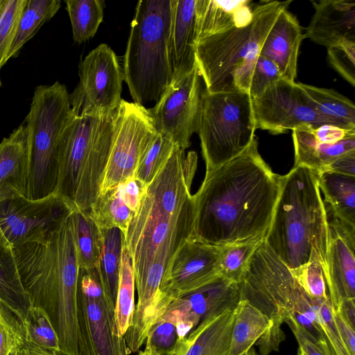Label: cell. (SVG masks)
Segmentation results:
<instances>
[{"instance_id": "2", "label": "cell", "mask_w": 355, "mask_h": 355, "mask_svg": "<svg viewBox=\"0 0 355 355\" xmlns=\"http://www.w3.org/2000/svg\"><path fill=\"white\" fill-rule=\"evenodd\" d=\"M281 177L260 155L256 137L240 155L206 171L193 194V236L220 248L264 239L280 193Z\"/></svg>"}, {"instance_id": "42", "label": "cell", "mask_w": 355, "mask_h": 355, "mask_svg": "<svg viewBox=\"0 0 355 355\" xmlns=\"http://www.w3.org/2000/svg\"><path fill=\"white\" fill-rule=\"evenodd\" d=\"M291 271L310 299L315 301H330L324 268L320 262H311Z\"/></svg>"}, {"instance_id": "21", "label": "cell", "mask_w": 355, "mask_h": 355, "mask_svg": "<svg viewBox=\"0 0 355 355\" xmlns=\"http://www.w3.org/2000/svg\"><path fill=\"white\" fill-rule=\"evenodd\" d=\"M29 175L28 133L19 125L0 143V202L26 196Z\"/></svg>"}, {"instance_id": "56", "label": "cell", "mask_w": 355, "mask_h": 355, "mask_svg": "<svg viewBox=\"0 0 355 355\" xmlns=\"http://www.w3.org/2000/svg\"><path fill=\"white\" fill-rule=\"evenodd\" d=\"M297 355H304L302 354V352H301V350L300 349H298V351H297Z\"/></svg>"}, {"instance_id": "4", "label": "cell", "mask_w": 355, "mask_h": 355, "mask_svg": "<svg viewBox=\"0 0 355 355\" xmlns=\"http://www.w3.org/2000/svg\"><path fill=\"white\" fill-rule=\"evenodd\" d=\"M264 241L290 270L318 261L325 272L329 223L316 171L297 166L282 175Z\"/></svg>"}, {"instance_id": "40", "label": "cell", "mask_w": 355, "mask_h": 355, "mask_svg": "<svg viewBox=\"0 0 355 355\" xmlns=\"http://www.w3.org/2000/svg\"><path fill=\"white\" fill-rule=\"evenodd\" d=\"M27 0H0V68L8 60L21 12Z\"/></svg>"}, {"instance_id": "35", "label": "cell", "mask_w": 355, "mask_h": 355, "mask_svg": "<svg viewBox=\"0 0 355 355\" xmlns=\"http://www.w3.org/2000/svg\"><path fill=\"white\" fill-rule=\"evenodd\" d=\"M71 216L78 266L96 268L100 252L98 228L87 211L73 210Z\"/></svg>"}, {"instance_id": "57", "label": "cell", "mask_w": 355, "mask_h": 355, "mask_svg": "<svg viewBox=\"0 0 355 355\" xmlns=\"http://www.w3.org/2000/svg\"><path fill=\"white\" fill-rule=\"evenodd\" d=\"M129 353H130V352H129V351H128H128H125V352H124L123 355H128V354H129Z\"/></svg>"}, {"instance_id": "14", "label": "cell", "mask_w": 355, "mask_h": 355, "mask_svg": "<svg viewBox=\"0 0 355 355\" xmlns=\"http://www.w3.org/2000/svg\"><path fill=\"white\" fill-rule=\"evenodd\" d=\"M73 211L55 193L38 200L16 196L0 202V227L11 248L40 242L58 230Z\"/></svg>"}, {"instance_id": "41", "label": "cell", "mask_w": 355, "mask_h": 355, "mask_svg": "<svg viewBox=\"0 0 355 355\" xmlns=\"http://www.w3.org/2000/svg\"><path fill=\"white\" fill-rule=\"evenodd\" d=\"M28 338L37 346L60 354L57 334L41 309L31 306L24 320Z\"/></svg>"}, {"instance_id": "3", "label": "cell", "mask_w": 355, "mask_h": 355, "mask_svg": "<svg viewBox=\"0 0 355 355\" xmlns=\"http://www.w3.org/2000/svg\"><path fill=\"white\" fill-rule=\"evenodd\" d=\"M71 214L42 241L12 248L31 305L46 313L58 338L60 354L63 355L78 354L79 266Z\"/></svg>"}, {"instance_id": "45", "label": "cell", "mask_w": 355, "mask_h": 355, "mask_svg": "<svg viewBox=\"0 0 355 355\" xmlns=\"http://www.w3.org/2000/svg\"><path fill=\"white\" fill-rule=\"evenodd\" d=\"M298 343L304 355H333L328 344L316 339L293 317L285 320Z\"/></svg>"}, {"instance_id": "1", "label": "cell", "mask_w": 355, "mask_h": 355, "mask_svg": "<svg viewBox=\"0 0 355 355\" xmlns=\"http://www.w3.org/2000/svg\"><path fill=\"white\" fill-rule=\"evenodd\" d=\"M198 164L195 151L177 146L147 186L123 236L132 261L135 288L159 292L175 254L194 235L196 204L191 193Z\"/></svg>"}, {"instance_id": "30", "label": "cell", "mask_w": 355, "mask_h": 355, "mask_svg": "<svg viewBox=\"0 0 355 355\" xmlns=\"http://www.w3.org/2000/svg\"><path fill=\"white\" fill-rule=\"evenodd\" d=\"M299 84L318 114L329 125L355 131V105L353 102L334 89Z\"/></svg>"}, {"instance_id": "7", "label": "cell", "mask_w": 355, "mask_h": 355, "mask_svg": "<svg viewBox=\"0 0 355 355\" xmlns=\"http://www.w3.org/2000/svg\"><path fill=\"white\" fill-rule=\"evenodd\" d=\"M116 116V112L105 117L78 116L72 112L63 131L54 193L73 210L88 211L98 196Z\"/></svg>"}, {"instance_id": "26", "label": "cell", "mask_w": 355, "mask_h": 355, "mask_svg": "<svg viewBox=\"0 0 355 355\" xmlns=\"http://www.w3.org/2000/svg\"><path fill=\"white\" fill-rule=\"evenodd\" d=\"M292 131L294 166H305L319 173L339 157L355 151V136L327 144L318 141L308 129Z\"/></svg>"}, {"instance_id": "23", "label": "cell", "mask_w": 355, "mask_h": 355, "mask_svg": "<svg viewBox=\"0 0 355 355\" xmlns=\"http://www.w3.org/2000/svg\"><path fill=\"white\" fill-rule=\"evenodd\" d=\"M234 314L235 309L202 320L180 340L174 355H229Z\"/></svg>"}, {"instance_id": "48", "label": "cell", "mask_w": 355, "mask_h": 355, "mask_svg": "<svg viewBox=\"0 0 355 355\" xmlns=\"http://www.w3.org/2000/svg\"><path fill=\"white\" fill-rule=\"evenodd\" d=\"M306 129L318 141L327 144H334L349 137L355 136V131L343 129L329 124Z\"/></svg>"}, {"instance_id": "54", "label": "cell", "mask_w": 355, "mask_h": 355, "mask_svg": "<svg viewBox=\"0 0 355 355\" xmlns=\"http://www.w3.org/2000/svg\"><path fill=\"white\" fill-rule=\"evenodd\" d=\"M137 355H159V354H156L150 352L146 349H144L143 351H141V350L139 351Z\"/></svg>"}, {"instance_id": "50", "label": "cell", "mask_w": 355, "mask_h": 355, "mask_svg": "<svg viewBox=\"0 0 355 355\" xmlns=\"http://www.w3.org/2000/svg\"><path fill=\"white\" fill-rule=\"evenodd\" d=\"M322 171H331L355 176V151L336 159L327 165Z\"/></svg>"}, {"instance_id": "9", "label": "cell", "mask_w": 355, "mask_h": 355, "mask_svg": "<svg viewBox=\"0 0 355 355\" xmlns=\"http://www.w3.org/2000/svg\"><path fill=\"white\" fill-rule=\"evenodd\" d=\"M71 114L69 94L64 85L56 81L36 87L26 118L29 146L26 198L38 200L55 193L60 144Z\"/></svg>"}, {"instance_id": "31", "label": "cell", "mask_w": 355, "mask_h": 355, "mask_svg": "<svg viewBox=\"0 0 355 355\" xmlns=\"http://www.w3.org/2000/svg\"><path fill=\"white\" fill-rule=\"evenodd\" d=\"M0 302L23 320L31 307L18 273L12 248L0 244Z\"/></svg>"}, {"instance_id": "18", "label": "cell", "mask_w": 355, "mask_h": 355, "mask_svg": "<svg viewBox=\"0 0 355 355\" xmlns=\"http://www.w3.org/2000/svg\"><path fill=\"white\" fill-rule=\"evenodd\" d=\"M324 272L331 308L346 300H355V232L331 216Z\"/></svg>"}, {"instance_id": "58", "label": "cell", "mask_w": 355, "mask_h": 355, "mask_svg": "<svg viewBox=\"0 0 355 355\" xmlns=\"http://www.w3.org/2000/svg\"><path fill=\"white\" fill-rule=\"evenodd\" d=\"M1 70V68H0ZM1 87V76H0V88Z\"/></svg>"}, {"instance_id": "36", "label": "cell", "mask_w": 355, "mask_h": 355, "mask_svg": "<svg viewBox=\"0 0 355 355\" xmlns=\"http://www.w3.org/2000/svg\"><path fill=\"white\" fill-rule=\"evenodd\" d=\"M73 39L76 43L93 37L103 19L104 1L66 0Z\"/></svg>"}, {"instance_id": "11", "label": "cell", "mask_w": 355, "mask_h": 355, "mask_svg": "<svg viewBox=\"0 0 355 355\" xmlns=\"http://www.w3.org/2000/svg\"><path fill=\"white\" fill-rule=\"evenodd\" d=\"M77 355H123L127 346L115 323L96 268H79L77 282Z\"/></svg>"}, {"instance_id": "22", "label": "cell", "mask_w": 355, "mask_h": 355, "mask_svg": "<svg viewBox=\"0 0 355 355\" xmlns=\"http://www.w3.org/2000/svg\"><path fill=\"white\" fill-rule=\"evenodd\" d=\"M170 45L174 80L196 67V0H173Z\"/></svg>"}, {"instance_id": "55", "label": "cell", "mask_w": 355, "mask_h": 355, "mask_svg": "<svg viewBox=\"0 0 355 355\" xmlns=\"http://www.w3.org/2000/svg\"><path fill=\"white\" fill-rule=\"evenodd\" d=\"M244 355H259L256 352L255 349L252 347L246 354Z\"/></svg>"}, {"instance_id": "25", "label": "cell", "mask_w": 355, "mask_h": 355, "mask_svg": "<svg viewBox=\"0 0 355 355\" xmlns=\"http://www.w3.org/2000/svg\"><path fill=\"white\" fill-rule=\"evenodd\" d=\"M327 214L341 225L355 232V176L331 171L318 173Z\"/></svg>"}, {"instance_id": "17", "label": "cell", "mask_w": 355, "mask_h": 355, "mask_svg": "<svg viewBox=\"0 0 355 355\" xmlns=\"http://www.w3.org/2000/svg\"><path fill=\"white\" fill-rule=\"evenodd\" d=\"M200 77L196 65L188 73L172 80L155 106L148 109L157 131L169 135L184 150L198 132L203 90Z\"/></svg>"}, {"instance_id": "44", "label": "cell", "mask_w": 355, "mask_h": 355, "mask_svg": "<svg viewBox=\"0 0 355 355\" xmlns=\"http://www.w3.org/2000/svg\"><path fill=\"white\" fill-rule=\"evenodd\" d=\"M280 78H282L275 64L259 54L249 88L251 98L260 96L269 85Z\"/></svg>"}, {"instance_id": "8", "label": "cell", "mask_w": 355, "mask_h": 355, "mask_svg": "<svg viewBox=\"0 0 355 355\" xmlns=\"http://www.w3.org/2000/svg\"><path fill=\"white\" fill-rule=\"evenodd\" d=\"M239 288L241 300L259 309L272 323L282 325L293 317L316 339L327 343L320 327L322 301L305 294L289 268L264 240L252 256Z\"/></svg>"}, {"instance_id": "27", "label": "cell", "mask_w": 355, "mask_h": 355, "mask_svg": "<svg viewBox=\"0 0 355 355\" xmlns=\"http://www.w3.org/2000/svg\"><path fill=\"white\" fill-rule=\"evenodd\" d=\"M180 298L190 312L199 318L200 322L208 317L236 309L241 300L239 284L222 277Z\"/></svg>"}, {"instance_id": "12", "label": "cell", "mask_w": 355, "mask_h": 355, "mask_svg": "<svg viewBox=\"0 0 355 355\" xmlns=\"http://www.w3.org/2000/svg\"><path fill=\"white\" fill-rule=\"evenodd\" d=\"M80 80L69 94L73 114L105 117L116 112L122 101L123 69L113 50L101 44L79 64Z\"/></svg>"}, {"instance_id": "24", "label": "cell", "mask_w": 355, "mask_h": 355, "mask_svg": "<svg viewBox=\"0 0 355 355\" xmlns=\"http://www.w3.org/2000/svg\"><path fill=\"white\" fill-rule=\"evenodd\" d=\"M252 1L196 0V43L207 37L248 24Z\"/></svg>"}, {"instance_id": "39", "label": "cell", "mask_w": 355, "mask_h": 355, "mask_svg": "<svg viewBox=\"0 0 355 355\" xmlns=\"http://www.w3.org/2000/svg\"><path fill=\"white\" fill-rule=\"evenodd\" d=\"M180 340L176 320L164 313L148 331L144 349L159 355H174Z\"/></svg>"}, {"instance_id": "34", "label": "cell", "mask_w": 355, "mask_h": 355, "mask_svg": "<svg viewBox=\"0 0 355 355\" xmlns=\"http://www.w3.org/2000/svg\"><path fill=\"white\" fill-rule=\"evenodd\" d=\"M87 212L98 228L117 227L123 235L135 215L125 205L119 184L98 195Z\"/></svg>"}, {"instance_id": "47", "label": "cell", "mask_w": 355, "mask_h": 355, "mask_svg": "<svg viewBox=\"0 0 355 355\" xmlns=\"http://www.w3.org/2000/svg\"><path fill=\"white\" fill-rule=\"evenodd\" d=\"M285 338L282 325L271 322L255 343L259 349V355H270L272 352L278 351L280 344Z\"/></svg>"}, {"instance_id": "15", "label": "cell", "mask_w": 355, "mask_h": 355, "mask_svg": "<svg viewBox=\"0 0 355 355\" xmlns=\"http://www.w3.org/2000/svg\"><path fill=\"white\" fill-rule=\"evenodd\" d=\"M251 99L256 128L271 134L329 124L295 82L280 78Z\"/></svg>"}, {"instance_id": "29", "label": "cell", "mask_w": 355, "mask_h": 355, "mask_svg": "<svg viewBox=\"0 0 355 355\" xmlns=\"http://www.w3.org/2000/svg\"><path fill=\"white\" fill-rule=\"evenodd\" d=\"M270 319L245 300L235 309L229 355H244L269 327Z\"/></svg>"}, {"instance_id": "19", "label": "cell", "mask_w": 355, "mask_h": 355, "mask_svg": "<svg viewBox=\"0 0 355 355\" xmlns=\"http://www.w3.org/2000/svg\"><path fill=\"white\" fill-rule=\"evenodd\" d=\"M315 12L305 37L327 49L355 42V3L347 0L311 1Z\"/></svg>"}, {"instance_id": "46", "label": "cell", "mask_w": 355, "mask_h": 355, "mask_svg": "<svg viewBox=\"0 0 355 355\" xmlns=\"http://www.w3.org/2000/svg\"><path fill=\"white\" fill-rule=\"evenodd\" d=\"M119 185L121 197L125 205L135 214L139 208L147 187L134 175L127 178Z\"/></svg>"}, {"instance_id": "51", "label": "cell", "mask_w": 355, "mask_h": 355, "mask_svg": "<svg viewBox=\"0 0 355 355\" xmlns=\"http://www.w3.org/2000/svg\"><path fill=\"white\" fill-rule=\"evenodd\" d=\"M355 328V300H346L336 309Z\"/></svg>"}, {"instance_id": "43", "label": "cell", "mask_w": 355, "mask_h": 355, "mask_svg": "<svg viewBox=\"0 0 355 355\" xmlns=\"http://www.w3.org/2000/svg\"><path fill=\"white\" fill-rule=\"evenodd\" d=\"M333 68L349 84L355 86V42L347 41L327 49Z\"/></svg>"}, {"instance_id": "6", "label": "cell", "mask_w": 355, "mask_h": 355, "mask_svg": "<svg viewBox=\"0 0 355 355\" xmlns=\"http://www.w3.org/2000/svg\"><path fill=\"white\" fill-rule=\"evenodd\" d=\"M173 0L138 1L123 57V80L134 103H156L173 78Z\"/></svg>"}, {"instance_id": "52", "label": "cell", "mask_w": 355, "mask_h": 355, "mask_svg": "<svg viewBox=\"0 0 355 355\" xmlns=\"http://www.w3.org/2000/svg\"><path fill=\"white\" fill-rule=\"evenodd\" d=\"M10 351L9 334L0 312V355H8Z\"/></svg>"}, {"instance_id": "16", "label": "cell", "mask_w": 355, "mask_h": 355, "mask_svg": "<svg viewBox=\"0 0 355 355\" xmlns=\"http://www.w3.org/2000/svg\"><path fill=\"white\" fill-rule=\"evenodd\" d=\"M222 248L193 236L184 242L162 280L157 309L158 320L172 302L221 277L218 263Z\"/></svg>"}, {"instance_id": "37", "label": "cell", "mask_w": 355, "mask_h": 355, "mask_svg": "<svg viewBox=\"0 0 355 355\" xmlns=\"http://www.w3.org/2000/svg\"><path fill=\"white\" fill-rule=\"evenodd\" d=\"M263 240L258 239L223 247L218 263L220 275L239 284L252 256Z\"/></svg>"}, {"instance_id": "49", "label": "cell", "mask_w": 355, "mask_h": 355, "mask_svg": "<svg viewBox=\"0 0 355 355\" xmlns=\"http://www.w3.org/2000/svg\"><path fill=\"white\" fill-rule=\"evenodd\" d=\"M334 321L339 335L350 355H355V331L347 320L336 310L331 308Z\"/></svg>"}, {"instance_id": "5", "label": "cell", "mask_w": 355, "mask_h": 355, "mask_svg": "<svg viewBox=\"0 0 355 355\" xmlns=\"http://www.w3.org/2000/svg\"><path fill=\"white\" fill-rule=\"evenodd\" d=\"M291 1H262L253 7L251 21L199 40L196 65L210 93L249 88L262 44L279 13Z\"/></svg>"}, {"instance_id": "13", "label": "cell", "mask_w": 355, "mask_h": 355, "mask_svg": "<svg viewBox=\"0 0 355 355\" xmlns=\"http://www.w3.org/2000/svg\"><path fill=\"white\" fill-rule=\"evenodd\" d=\"M157 134L146 107L122 99L116 111L114 137L98 195L134 175Z\"/></svg>"}, {"instance_id": "32", "label": "cell", "mask_w": 355, "mask_h": 355, "mask_svg": "<svg viewBox=\"0 0 355 355\" xmlns=\"http://www.w3.org/2000/svg\"><path fill=\"white\" fill-rule=\"evenodd\" d=\"M60 0H27L21 12L16 35L8 53V59L15 56L42 25L59 10Z\"/></svg>"}, {"instance_id": "38", "label": "cell", "mask_w": 355, "mask_h": 355, "mask_svg": "<svg viewBox=\"0 0 355 355\" xmlns=\"http://www.w3.org/2000/svg\"><path fill=\"white\" fill-rule=\"evenodd\" d=\"M177 146L169 135L158 132L141 157L134 176L147 187L170 158Z\"/></svg>"}, {"instance_id": "28", "label": "cell", "mask_w": 355, "mask_h": 355, "mask_svg": "<svg viewBox=\"0 0 355 355\" xmlns=\"http://www.w3.org/2000/svg\"><path fill=\"white\" fill-rule=\"evenodd\" d=\"M98 230L100 252L96 270L106 297L115 306L124 235L117 227Z\"/></svg>"}, {"instance_id": "10", "label": "cell", "mask_w": 355, "mask_h": 355, "mask_svg": "<svg viewBox=\"0 0 355 355\" xmlns=\"http://www.w3.org/2000/svg\"><path fill=\"white\" fill-rule=\"evenodd\" d=\"M256 130L248 93L202 90L197 133L206 171L214 169L243 153L256 137Z\"/></svg>"}, {"instance_id": "33", "label": "cell", "mask_w": 355, "mask_h": 355, "mask_svg": "<svg viewBox=\"0 0 355 355\" xmlns=\"http://www.w3.org/2000/svg\"><path fill=\"white\" fill-rule=\"evenodd\" d=\"M135 291L132 258L127 248L123 244L114 310L115 323L119 336H123L131 324L135 307Z\"/></svg>"}, {"instance_id": "20", "label": "cell", "mask_w": 355, "mask_h": 355, "mask_svg": "<svg viewBox=\"0 0 355 355\" xmlns=\"http://www.w3.org/2000/svg\"><path fill=\"white\" fill-rule=\"evenodd\" d=\"M304 38L297 19L284 8L266 37L259 55L275 64L282 78L295 82L299 50Z\"/></svg>"}, {"instance_id": "53", "label": "cell", "mask_w": 355, "mask_h": 355, "mask_svg": "<svg viewBox=\"0 0 355 355\" xmlns=\"http://www.w3.org/2000/svg\"><path fill=\"white\" fill-rule=\"evenodd\" d=\"M0 244L10 247L8 243L7 242L6 239H5L3 234L1 232V227H0Z\"/></svg>"}]
</instances>
